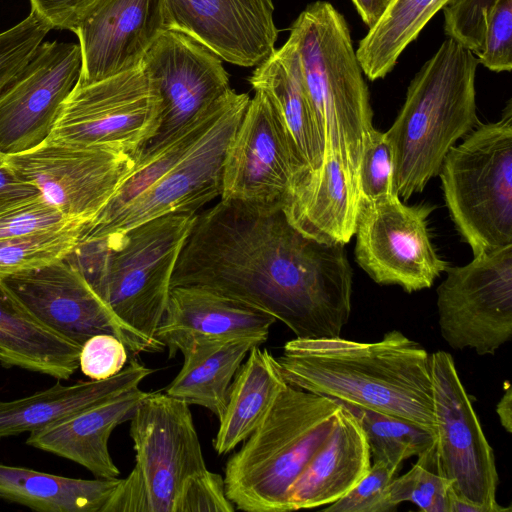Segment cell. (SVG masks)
<instances>
[{
	"mask_svg": "<svg viewBox=\"0 0 512 512\" xmlns=\"http://www.w3.org/2000/svg\"><path fill=\"white\" fill-rule=\"evenodd\" d=\"M353 271L345 245L310 238L281 208L220 200L197 214L174 286H197L263 310L299 339L341 335Z\"/></svg>",
	"mask_w": 512,
	"mask_h": 512,
	"instance_id": "1",
	"label": "cell"
},
{
	"mask_svg": "<svg viewBox=\"0 0 512 512\" xmlns=\"http://www.w3.org/2000/svg\"><path fill=\"white\" fill-rule=\"evenodd\" d=\"M249 101L248 94L230 89L171 141L137 156L131 173L83 226L78 243L118 235L167 214L197 212L219 197L225 153Z\"/></svg>",
	"mask_w": 512,
	"mask_h": 512,
	"instance_id": "2",
	"label": "cell"
},
{
	"mask_svg": "<svg viewBox=\"0 0 512 512\" xmlns=\"http://www.w3.org/2000/svg\"><path fill=\"white\" fill-rule=\"evenodd\" d=\"M287 384L435 431L430 355L391 330L376 342L344 338L285 343L276 358Z\"/></svg>",
	"mask_w": 512,
	"mask_h": 512,
	"instance_id": "3",
	"label": "cell"
},
{
	"mask_svg": "<svg viewBox=\"0 0 512 512\" xmlns=\"http://www.w3.org/2000/svg\"><path fill=\"white\" fill-rule=\"evenodd\" d=\"M478 64L470 50L447 38L411 80L398 115L385 132L400 199L407 201L422 192L439 174L449 150L480 124Z\"/></svg>",
	"mask_w": 512,
	"mask_h": 512,
	"instance_id": "4",
	"label": "cell"
},
{
	"mask_svg": "<svg viewBox=\"0 0 512 512\" xmlns=\"http://www.w3.org/2000/svg\"><path fill=\"white\" fill-rule=\"evenodd\" d=\"M303 82L324 144L358 190L364 145L373 131L368 86L344 16L329 2L309 4L293 22Z\"/></svg>",
	"mask_w": 512,
	"mask_h": 512,
	"instance_id": "5",
	"label": "cell"
},
{
	"mask_svg": "<svg viewBox=\"0 0 512 512\" xmlns=\"http://www.w3.org/2000/svg\"><path fill=\"white\" fill-rule=\"evenodd\" d=\"M197 212L171 213L124 233L78 243L68 257L127 326L158 351L156 339L180 252Z\"/></svg>",
	"mask_w": 512,
	"mask_h": 512,
	"instance_id": "6",
	"label": "cell"
},
{
	"mask_svg": "<svg viewBox=\"0 0 512 512\" xmlns=\"http://www.w3.org/2000/svg\"><path fill=\"white\" fill-rule=\"evenodd\" d=\"M340 404L289 384L225 467V491L237 509L287 512L288 492L330 434Z\"/></svg>",
	"mask_w": 512,
	"mask_h": 512,
	"instance_id": "7",
	"label": "cell"
},
{
	"mask_svg": "<svg viewBox=\"0 0 512 512\" xmlns=\"http://www.w3.org/2000/svg\"><path fill=\"white\" fill-rule=\"evenodd\" d=\"M446 206L473 256L512 245V101L453 146L439 174Z\"/></svg>",
	"mask_w": 512,
	"mask_h": 512,
	"instance_id": "8",
	"label": "cell"
},
{
	"mask_svg": "<svg viewBox=\"0 0 512 512\" xmlns=\"http://www.w3.org/2000/svg\"><path fill=\"white\" fill-rule=\"evenodd\" d=\"M130 436L135 465L103 512H174L186 481L207 470L189 405L148 393L130 418Z\"/></svg>",
	"mask_w": 512,
	"mask_h": 512,
	"instance_id": "9",
	"label": "cell"
},
{
	"mask_svg": "<svg viewBox=\"0 0 512 512\" xmlns=\"http://www.w3.org/2000/svg\"><path fill=\"white\" fill-rule=\"evenodd\" d=\"M161 98L140 66L91 83L77 82L47 140L138 155L158 129Z\"/></svg>",
	"mask_w": 512,
	"mask_h": 512,
	"instance_id": "10",
	"label": "cell"
},
{
	"mask_svg": "<svg viewBox=\"0 0 512 512\" xmlns=\"http://www.w3.org/2000/svg\"><path fill=\"white\" fill-rule=\"evenodd\" d=\"M445 272L436 291L442 338L452 349L493 355L512 337V245Z\"/></svg>",
	"mask_w": 512,
	"mask_h": 512,
	"instance_id": "11",
	"label": "cell"
},
{
	"mask_svg": "<svg viewBox=\"0 0 512 512\" xmlns=\"http://www.w3.org/2000/svg\"><path fill=\"white\" fill-rule=\"evenodd\" d=\"M3 165L33 185L64 216L93 220L131 173L135 158L102 146L45 140L28 151L3 156Z\"/></svg>",
	"mask_w": 512,
	"mask_h": 512,
	"instance_id": "12",
	"label": "cell"
},
{
	"mask_svg": "<svg viewBox=\"0 0 512 512\" xmlns=\"http://www.w3.org/2000/svg\"><path fill=\"white\" fill-rule=\"evenodd\" d=\"M430 372L436 449L443 475L460 498L488 512L511 511L497 503L495 456L451 354L433 352Z\"/></svg>",
	"mask_w": 512,
	"mask_h": 512,
	"instance_id": "13",
	"label": "cell"
},
{
	"mask_svg": "<svg viewBox=\"0 0 512 512\" xmlns=\"http://www.w3.org/2000/svg\"><path fill=\"white\" fill-rule=\"evenodd\" d=\"M434 207L408 206L398 194L360 201L356 226L357 264L380 285H397L412 293L430 288L449 267L428 232Z\"/></svg>",
	"mask_w": 512,
	"mask_h": 512,
	"instance_id": "14",
	"label": "cell"
},
{
	"mask_svg": "<svg viewBox=\"0 0 512 512\" xmlns=\"http://www.w3.org/2000/svg\"><path fill=\"white\" fill-rule=\"evenodd\" d=\"M304 178L274 106L255 91L225 153L221 200L283 209Z\"/></svg>",
	"mask_w": 512,
	"mask_h": 512,
	"instance_id": "15",
	"label": "cell"
},
{
	"mask_svg": "<svg viewBox=\"0 0 512 512\" xmlns=\"http://www.w3.org/2000/svg\"><path fill=\"white\" fill-rule=\"evenodd\" d=\"M1 280L42 324L77 345L107 333L133 354L157 351L114 314L68 256Z\"/></svg>",
	"mask_w": 512,
	"mask_h": 512,
	"instance_id": "16",
	"label": "cell"
},
{
	"mask_svg": "<svg viewBox=\"0 0 512 512\" xmlns=\"http://www.w3.org/2000/svg\"><path fill=\"white\" fill-rule=\"evenodd\" d=\"M141 67L156 88L162 108L158 129L137 156L171 141L231 89L221 58L171 28L155 40Z\"/></svg>",
	"mask_w": 512,
	"mask_h": 512,
	"instance_id": "17",
	"label": "cell"
},
{
	"mask_svg": "<svg viewBox=\"0 0 512 512\" xmlns=\"http://www.w3.org/2000/svg\"><path fill=\"white\" fill-rule=\"evenodd\" d=\"M81 50L71 42H42L0 91V155L33 149L50 135L77 84Z\"/></svg>",
	"mask_w": 512,
	"mask_h": 512,
	"instance_id": "18",
	"label": "cell"
},
{
	"mask_svg": "<svg viewBox=\"0 0 512 512\" xmlns=\"http://www.w3.org/2000/svg\"><path fill=\"white\" fill-rule=\"evenodd\" d=\"M167 29L165 0H98L73 31L82 56L78 82L91 83L140 67Z\"/></svg>",
	"mask_w": 512,
	"mask_h": 512,
	"instance_id": "19",
	"label": "cell"
},
{
	"mask_svg": "<svg viewBox=\"0 0 512 512\" xmlns=\"http://www.w3.org/2000/svg\"><path fill=\"white\" fill-rule=\"evenodd\" d=\"M165 7L169 28L231 64L258 66L276 50L272 0H165Z\"/></svg>",
	"mask_w": 512,
	"mask_h": 512,
	"instance_id": "20",
	"label": "cell"
},
{
	"mask_svg": "<svg viewBox=\"0 0 512 512\" xmlns=\"http://www.w3.org/2000/svg\"><path fill=\"white\" fill-rule=\"evenodd\" d=\"M276 321L263 310L215 291L174 286L155 336L172 358L192 338H254L264 343Z\"/></svg>",
	"mask_w": 512,
	"mask_h": 512,
	"instance_id": "21",
	"label": "cell"
},
{
	"mask_svg": "<svg viewBox=\"0 0 512 512\" xmlns=\"http://www.w3.org/2000/svg\"><path fill=\"white\" fill-rule=\"evenodd\" d=\"M148 393L139 387L133 388L107 402L30 432L26 443L76 462L97 478H116L120 471L108 449L110 435L118 425L130 420Z\"/></svg>",
	"mask_w": 512,
	"mask_h": 512,
	"instance_id": "22",
	"label": "cell"
},
{
	"mask_svg": "<svg viewBox=\"0 0 512 512\" xmlns=\"http://www.w3.org/2000/svg\"><path fill=\"white\" fill-rule=\"evenodd\" d=\"M370 467L371 454L364 432L341 406L330 434L291 486L288 511L333 503L352 489Z\"/></svg>",
	"mask_w": 512,
	"mask_h": 512,
	"instance_id": "23",
	"label": "cell"
},
{
	"mask_svg": "<svg viewBox=\"0 0 512 512\" xmlns=\"http://www.w3.org/2000/svg\"><path fill=\"white\" fill-rule=\"evenodd\" d=\"M359 209L357 188L341 163L327 156L296 188L283 211L304 235L345 245L355 235Z\"/></svg>",
	"mask_w": 512,
	"mask_h": 512,
	"instance_id": "24",
	"label": "cell"
},
{
	"mask_svg": "<svg viewBox=\"0 0 512 512\" xmlns=\"http://www.w3.org/2000/svg\"><path fill=\"white\" fill-rule=\"evenodd\" d=\"M154 369L133 359L118 374L73 385L56 384L30 396L0 400V438L32 432L107 402L133 388Z\"/></svg>",
	"mask_w": 512,
	"mask_h": 512,
	"instance_id": "25",
	"label": "cell"
},
{
	"mask_svg": "<svg viewBox=\"0 0 512 512\" xmlns=\"http://www.w3.org/2000/svg\"><path fill=\"white\" fill-rule=\"evenodd\" d=\"M249 82L255 91L264 92L274 106L305 178L318 170L323 160L324 144L305 89L293 42L288 38L281 48L276 49L267 60L258 65Z\"/></svg>",
	"mask_w": 512,
	"mask_h": 512,
	"instance_id": "26",
	"label": "cell"
},
{
	"mask_svg": "<svg viewBox=\"0 0 512 512\" xmlns=\"http://www.w3.org/2000/svg\"><path fill=\"white\" fill-rule=\"evenodd\" d=\"M81 346L42 324L0 280V363L68 380Z\"/></svg>",
	"mask_w": 512,
	"mask_h": 512,
	"instance_id": "27",
	"label": "cell"
},
{
	"mask_svg": "<svg viewBox=\"0 0 512 512\" xmlns=\"http://www.w3.org/2000/svg\"><path fill=\"white\" fill-rule=\"evenodd\" d=\"M254 338H192L178 348L184 356L181 370L165 393L188 405H199L219 419L228 401L231 382L254 346Z\"/></svg>",
	"mask_w": 512,
	"mask_h": 512,
	"instance_id": "28",
	"label": "cell"
},
{
	"mask_svg": "<svg viewBox=\"0 0 512 512\" xmlns=\"http://www.w3.org/2000/svg\"><path fill=\"white\" fill-rule=\"evenodd\" d=\"M286 385L276 358L267 349L252 347L231 382L213 442L215 451L224 455L244 442L264 420Z\"/></svg>",
	"mask_w": 512,
	"mask_h": 512,
	"instance_id": "29",
	"label": "cell"
},
{
	"mask_svg": "<svg viewBox=\"0 0 512 512\" xmlns=\"http://www.w3.org/2000/svg\"><path fill=\"white\" fill-rule=\"evenodd\" d=\"M119 478H68L0 463V499L41 512H103Z\"/></svg>",
	"mask_w": 512,
	"mask_h": 512,
	"instance_id": "30",
	"label": "cell"
},
{
	"mask_svg": "<svg viewBox=\"0 0 512 512\" xmlns=\"http://www.w3.org/2000/svg\"><path fill=\"white\" fill-rule=\"evenodd\" d=\"M449 1L390 0L356 50L364 75L371 81L386 77L403 51Z\"/></svg>",
	"mask_w": 512,
	"mask_h": 512,
	"instance_id": "31",
	"label": "cell"
},
{
	"mask_svg": "<svg viewBox=\"0 0 512 512\" xmlns=\"http://www.w3.org/2000/svg\"><path fill=\"white\" fill-rule=\"evenodd\" d=\"M339 404L353 415L363 430L373 462L398 471L404 460L422 454L436 442L434 431L412 421L343 402Z\"/></svg>",
	"mask_w": 512,
	"mask_h": 512,
	"instance_id": "32",
	"label": "cell"
},
{
	"mask_svg": "<svg viewBox=\"0 0 512 512\" xmlns=\"http://www.w3.org/2000/svg\"><path fill=\"white\" fill-rule=\"evenodd\" d=\"M85 222L0 240V280L65 258L76 248Z\"/></svg>",
	"mask_w": 512,
	"mask_h": 512,
	"instance_id": "33",
	"label": "cell"
},
{
	"mask_svg": "<svg viewBox=\"0 0 512 512\" xmlns=\"http://www.w3.org/2000/svg\"><path fill=\"white\" fill-rule=\"evenodd\" d=\"M451 482L443 475L435 444L417 456L411 469L389 485V501L397 508L411 502L424 512H448Z\"/></svg>",
	"mask_w": 512,
	"mask_h": 512,
	"instance_id": "34",
	"label": "cell"
},
{
	"mask_svg": "<svg viewBox=\"0 0 512 512\" xmlns=\"http://www.w3.org/2000/svg\"><path fill=\"white\" fill-rule=\"evenodd\" d=\"M360 201L397 194L393 150L385 132L373 129L362 152L358 171Z\"/></svg>",
	"mask_w": 512,
	"mask_h": 512,
	"instance_id": "35",
	"label": "cell"
},
{
	"mask_svg": "<svg viewBox=\"0 0 512 512\" xmlns=\"http://www.w3.org/2000/svg\"><path fill=\"white\" fill-rule=\"evenodd\" d=\"M51 30L30 11L22 21L0 32V91L26 65Z\"/></svg>",
	"mask_w": 512,
	"mask_h": 512,
	"instance_id": "36",
	"label": "cell"
},
{
	"mask_svg": "<svg viewBox=\"0 0 512 512\" xmlns=\"http://www.w3.org/2000/svg\"><path fill=\"white\" fill-rule=\"evenodd\" d=\"M497 0H450L443 7L444 31L475 56L484 43L490 14Z\"/></svg>",
	"mask_w": 512,
	"mask_h": 512,
	"instance_id": "37",
	"label": "cell"
},
{
	"mask_svg": "<svg viewBox=\"0 0 512 512\" xmlns=\"http://www.w3.org/2000/svg\"><path fill=\"white\" fill-rule=\"evenodd\" d=\"M396 470L373 462L368 473L346 494L323 510L328 512H391L396 509L389 501V485Z\"/></svg>",
	"mask_w": 512,
	"mask_h": 512,
	"instance_id": "38",
	"label": "cell"
},
{
	"mask_svg": "<svg viewBox=\"0 0 512 512\" xmlns=\"http://www.w3.org/2000/svg\"><path fill=\"white\" fill-rule=\"evenodd\" d=\"M76 221L82 220L64 216L39 194L0 213V240L58 229Z\"/></svg>",
	"mask_w": 512,
	"mask_h": 512,
	"instance_id": "39",
	"label": "cell"
},
{
	"mask_svg": "<svg viewBox=\"0 0 512 512\" xmlns=\"http://www.w3.org/2000/svg\"><path fill=\"white\" fill-rule=\"evenodd\" d=\"M478 63L493 72L512 69V0H497L487 22Z\"/></svg>",
	"mask_w": 512,
	"mask_h": 512,
	"instance_id": "40",
	"label": "cell"
},
{
	"mask_svg": "<svg viewBox=\"0 0 512 512\" xmlns=\"http://www.w3.org/2000/svg\"><path fill=\"white\" fill-rule=\"evenodd\" d=\"M234 504L225 491L224 478L208 469L191 476L184 484L174 512H232Z\"/></svg>",
	"mask_w": 512,
	"mask_h": 512,
	"instance_id": "41",
	"label": "cell"
},
{
	"mask_svg": "<svg viewBox=\"0 0 512 512\" xmlns=\"http://www.w3.org/2000/svg\"><path fill=\"white\" fill-rule=\"evenodd\" d=\"M128 358L126 345L112 334H97L81 346L79 368L91 380H104L118 374Z\"/></svg>",
	"mask_w": 512,
	"mask_h": 512,
	"instance_id": "42",
	"label": "cell"
},
{
	"mask_svg": "<svg viewBox=\"0 0 512 512\" xmlns=\"http://www.w3.org/2000/svg\"><path fill=\"white\" fill-rule=\"evenodd\" d=\"M31 11L51 29L74 31L98 0H29Z\"/></svg>",
	"mask_w": 512,
	"mask_h": 512,
	"instance_id": "43",
	"label": "cell"
},
{
	"mask_svg": "<svg viewBox=\"0 0 512 512\" xmlns=\"http://www.w3.org/2000/svg\"><path fill=\"white\" fill-rule=\"evenodd\" d=\"M0 155V213L39 195L38 190L21 180L3 165Z\"/></svg>",
	"mask_w": 512,
	"mask_h": 512,
	"instance_id": "44",
	"label": "cell"
},
{
	"mask_svg": "<svg viewBox=\"0 0 512 512\" xmlns=\"http://www.w3.org/2000/svg\"><path fill=\"white\" fill-rule=\"evenodd\" d=\"M362 21L370 29L381 18L390 0H351Z\"/></svg>",
	"mask_w": 512,
	"mask_h": 512,
	"instance_id": "45",
	"label": "cell"
},
{
	"mask_svg": "<svg viewBox=\"0 0 512 512\" xmlns=\"http://www.w3.org/2000/svg\"><path fill=\"white\" fill-rule=\"evenodd\" d=\"M503 395L496 404V413L499 417L502 427L508 432H512V390L509 381L503 383Z\"/></svg>",
	"mask_w": 512,
	"mask_h": 512,
	"instance_id": "46",
	"label": "cell"
},
{
	"mask_svg": "<svg viewBox=\"0 0 512 512\" xmlns=\"http://www.w3.org/2000/svg\"><path fill=\"white\" fill-rule=\"evenodd\" d=\"M448 512H488L486 508L471 503L456 495L452 488L449 494Z\"/></svg>",
	"mask_w": 512,
	"mask_h": 512,
	"instance_id": "47",
	"label": "cell"
}]
</instances>
